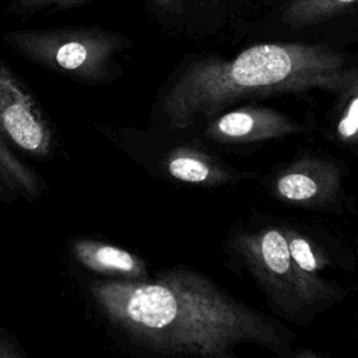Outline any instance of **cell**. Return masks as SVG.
<instances>
[{
	"label": "cell",
	"instance_id": "cell-1",
	"mask_svg": "<svg viewBox=\"0 0 358 358\" xmlns=\"http://www.w3.org/2000/svg\"><path fill=\"white\" fill-rule=\"evenodd\" d=\"M21 50L69 71L90 70L113 50V35L99 29L20 31L8 36Z\"/></svg>",
	"mask_w": 358,
	"mask_h": 358
},
{
	"label": "cell",
	"instance_id": "cell-2",
	"mask_svg": "<svg viewBox=\"0 0 358 358\" xmlns=\"http://www.w3.org/2000/svg\"><path fill=\"white\" fill-rule=\"evenodd\" d=\"M0 130L22 150L43 157L50 148V131L32 99L10 71L0 66Z\"/></svg>",
	"mask_w": 358,
	"mask_h": 358
},
{
	"label": "cell",
	"instance_id": "cell-3",
	"mask_svg": "<svg viewBox=\"0 0 358 358\" xmlns=\"http://www.w3.org/2000/svg\"><path fill=\"white\" fill-rule=\"evenodd\" d=\"M99 299L113 312L122 313L130 322L148 329H162L171 324L178 315V301L173 294L161 285H101Z\"/></svg>",
	"mask_w": 358,
	"mask_h": 358
},
{
	"label": "cell",
	"instance_id": "cell-4",
	"mask_svg": "<svg viewBox=\"0 0 358 358\" xmlns=\"http://www.w3.org/2000/svg\"><path fill=\"white\" fill-rule=\"evenodd\" d=\"M256 0H152L157 14L180 29L215 28L248 11Z\"/></svg>",
	"mask_w": 358,
	"mask_h": 358
},
{
	"label": "cell",
	"instance_id": "cell-5",
	"mask_svg": "<svg viewBox=\"0 0 358 358\" xmlns=\"http://www.w3.org/2000/svg\"><path fill=\"white\" fill-rule=\"evenodd\" d=\"M355 8H358V0H282L277 11L281 13L285 24L301 28L323 22Z\"/></svg>",
	"mask_w": 358,
	"mask_h": 358
},
{
	"label": "cell",
	"instance_id": "cell-6",
	"mask_svg": "<svg viewBox=\"0 0 358 358\" xmlns=\"http://www.w3.org/2000/svg\"><path fill=\"white\" fill-rule=\"evenodd\" d=\"M76 252L80 260L94 270L133 271L136 266L131 255L109 245L80 242L76 245Z\"/></svg>",
	"mask_w": 358,
	"mask_h": 358
},
{
	"label": "cell",
	"instance_id": "cell-7",
	"mask_svg": "<svg viewBox=\"0 0 358 358\" xmlns=\"http://www.w3.org/2000/svg\"><path fill=\"white\" fill-rule=\"evenodd\" d=\"M0 137V183L8 186L11 190L34 193L36 182L31 172H28L4 147Z\"/></svg>",
	"mask_w": 358,
	"mask_h": 358
},
{
	"label": "cell",
	"instance_id": "cell-8",
	"mask_svg": "<svg viewBox=\"0 0 358 358\" xmlns=\"http://www.w3.org/2000/svg\"><path fill=\"white\" fill-rule=\"evenodd\" d=\"M262 255L268 268L277 274H284L291 262L289 248L285 238L277 231H268L262 239Z\"/></svg>",
	"mask_w": 358,
	"mask_h": 358
},
{
	"label": "cell",
	"instance_id": "cell-9",
	"mask_svg": "<svg viewBox=\"0 0 358 358\" xmlns=\"http://www.w3.org/2000/svg\"><path fill=\"white\" fill-rule=\"evenodd\" d=\"M278 192L289 200H306L310 199L316 192V183L306 175L289 173L278 180Z\"/></svg>",
	"mask_w": 358,
	"mask_h": 358
},
{
	"label": "cell",
	"instance_id": "cell-10",
	"mask_svg": "<svg viewBox=\"0 0 358 358\" xmlns=\"http://www.w3.org/2000/svg\"><path fill=\"white\" fill-rule=\"evenodd\" d=\"M169 172L175 178L186 182H201L208 176V168L199 159L179 157L169 164Z\"/></svg>",
	"mask_w": 358,
	"mask_h": 358
},
{
	"label": "cell",
	"instance_id": "cell-11",
	"mask_svg": "<svg viewBox=\"0 0 358 358\" xmlns=\"http://www.w3.org/2000/svg\"><path fill=\"white\" fill-rule=\"evenodd\" d=\"M253 127V119L245 112H232L222 116L218 122V129L228 136H245Z\"/></svg>",
	"mask_w": 358,
	"mask_h": 358
},
{
	"label": "cell",
	"instance_id": "cell-12",
	"mask_svg": "<svg viewBox=\"0 0 358 358\" xmlns=\"http://www.w3.org/2000/svg\"><path fill=\"white\" fill-rule=\"evenodd\" d=\"M87 0H14L10 10L14 13H31L42 8H67L81 4Z\"/></svg>",
	"mask_w": 358,
	"mask_h": 358
},
{
	"label": "cell",
	"instance_id": "cell-13",
	"mask_svg": "<svg viewBox=\"0 0 358 358\" xmlns=\"http://www.w3.org/2000/svg\"><path fill=\"white\" fill-rule=\"evenodd\" d=\"M291 259L305 271H313L316 268V259L310 250V246L306 241L301 238H295L288 245Z\"/></svg>",
	"mask_w": 358,
	"mask_h": 358
},
{
	"label": "cell",
	"instance_id": "cell-14",
	"mask_svg": "<svg viewBox=\"0 0 358 358\" xmlns=\"http://www.w3.org/2000/svg\"><path fill=\"white\" fill-rule=\"evenodd\" d=\"M338 130L344 137H350L357 133V130H358V98L351 102L345 117L340 122Z\"/></svg>",
	"mask_w": 358,
	"mask_h": 358
}]
</instances>
